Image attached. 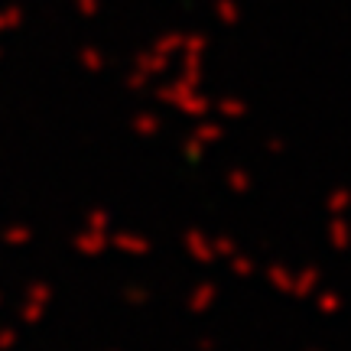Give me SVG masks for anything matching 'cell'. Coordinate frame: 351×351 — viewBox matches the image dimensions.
<instances>
[]
</instances>
